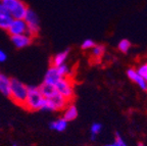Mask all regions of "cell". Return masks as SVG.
<instances>
[{
	"instance_id": "3",
	"label": "cell",
	"mask_w": 147,
	"mask_h": 146,
	"mask_svg": "<svg viewBox=\"0 0 147 146\" xmlns=\"http://www.w3.org/2000/svg\"><path fill=\"white\" fill-rule=\"evenodd\" d=\"M1 2L6 7L7 11L13 18V20L25 18L29 7L22 0H2Z\"/></svg>"
},
{
	"instance_id": "12",
	"label": "cell",
	"mask_w": 147,
	"mask_h": 146,
	"mask_svg": "<svg viewBox=\"0 0 147 146\" xmlns=\"http://www.w3.org/2000/svg\"><path fill=\"white\" fill-rule=\"evenodd\" d=\"M78 116V108L74 103H69L67 106L63 110V118L64 120H67V122L74 121L77 119Z\"/></svg>"
},
{
	"instance_id": "2",
	"label": "cell",
	"mask_w": 147,
	"mask_h": 146,
	"mask_svg": "<svg viewBox=\"0 0 147 146\" xmlns=\"http://www.w3.org/2000/svg\"><path fill=\"white\" fill-rule=\"evenodd\" d=\"M44 99L45 98L40 92L39 86H28V97L24 107L30 112L40 110Z\"/></svg>"
},
{
	"instance_id": "22",
	"label": "cell",
	"mask_w": 147,
	"mask_h": 146,
	"mask_svg": "<svg viewBox=\"0 0 147 146\" xmlns=\"http://www.w3.org/2000/svg\"><path fill=\"white\" fill-rule=\"evenodd\" d=\"M137 72L141 77H143L145 80L147 81V62L141 64V66L137 69Z\"/></svg>"
},
{
	"instance_id": "13",
	"label": "cell",
	"mask_w": 147,
	"mask_h": 146,
	"mask_svg": "<svg viewBox=\"0 0 147 146\" xmlns=\"http://www.w3.org/2000/svg\"><path fill=\"white\" fill-rule=\"evenodd\" d=\"M69 49H65L64 51H61V52H58L57 54H55L54 57L52 58V60H51V66H54L57 68V66L65 64L67 57H69Z\"/></svg>"
},
{
	"instance_id": "10",
	"label": "cell",
	"mask_w": 147,
	"mask_h": 146,
	"mask_svg": "<svg viewBox=\"0 0 147 146\" xmlns=\"http://www.w3.org/2000/svg\"><path fill=\"white\" fill-rule=\"evenodd\" d=\"M127 76L130 80H132L135 84H137L142 90H147V81L138 74L137 70L132 69V68L129 69L127 71Z\"/></svg>"
},
{
	"instance_id": "27",
	"label": "cell",
	"mask_w": 147,
	"mask_h": 146,
	"mask_svg": "<svg viewBox=\"0 0 147 146\" xmlns=\"http://www.w3.org/2000/svg\"><path fill=\"white\" fill-rule=\"evenodd\" d=\"M138 146H144V144H143L142 142H139V143H138Z\"/></svg>"
},
{
	"instance_id": "1",
	"label": "cell",
	"mask_w": 147,
	"mask_h": 146,
	"mask_svg": "<svg viewBox=\"0 0 147 146\" xmlns=\"http://www.w3.org/2000/svg\"><path fill=\"white\" fill-rule=\"evenodd\" d=\"M28 97V86L16 78H11L10 84V95L9 98L11 99L16 104L20 106H25L26 100Z\"/></svg>"
},
{
	"instance_id": "23",
	"label": "cell",
	"mask_w": 147,
	"mask_h": 146,
	"mask_svg": "<svg viewBox=\"0 0 147 146\" xmlns=\"http://www.w3.org/2000/svg\"><path fill=\"white\" fill-rule=\"evenodd\" d=\"M115 141L119 143V146H128V144L125 142V140L123 139V137L119 134V133H117V134H115Z\"/></svg>"
},
{
	"instance_id": "20",
	"label": "cell",
	"mask_w": 147,
	"mask_h": 146,
	"mask_svg": "<svg viewBox=\"0 0 147 146\" xmlns=\"http://www.w3.org/2000/svg\"><path fill=\"white\" fill-rule=\"evenodd\" d=\"M95 45L96 44H95V42L92 39H85L83 41V43L81 44V48H82L83 50H91Z\"/></svg>"
},
{
	"instance_id": "19",
	"label": "cell",
	"mask_w": 147,
	"mask_h": 146,
	"mask_svg": "<svg viewBox=\"0 0 147 146\" xmlns=\"http://www.w3.org/2000/svg\"><path fill=\"white\" fill-rule=\"evenodd\" d=\"M57 71L59 75L61 76V78H71V68L67 64H63L61 66H57Z\"/></svg>"
},
{
	"instance_id": "7",
	"label": "cell",
	"mask_w": 147,
	"mask_h": 146,
	"mask_svg": "<svg viewBox=\"0 0 147 146\" xmlns=\"http://www.w3.org/2000/svg\"><path fill=\"white\" fill-rule=\"evenodd\" d=\"M61 79V76L59 75L57 71V68L54 66H49V69L47 70L45 76H44V82L45 84L51 85V86H55Z\"/></svg>"
},
{
	"instance_id": "6",
	"label": "cell",
	"mask_w": 147,
	"mask_h": 146,
	"mask_svg": "<svg viewBox=\"0 0 147 146\" xmlns=\"http://www.w3.org/2000/svg\"><path fill=\"white\" fill-rule=\"evenodd\" d=\"M27 24H26L25 20L22 18V20H13L7 32L10 36H16V35L27 34Z\"/></svg>"
},
{
	"instance_id": "21",
	"label": "cell",
	"mask_w": 147,
	"mask_h": 146,
	"mask_svg": "<svg viewBox=\"0 0 147 146\" xmlns=\"http://www.w3.org/2000/svg\"><path fill=\"white\" fill-rule=\"evenodd\" d=\"M101 130H102V125L100 123H93L90 128V134L97 136L98 134H100Z\"/></svg>"
},
{
	"instance_id": "26",
	"label": "cell",
	"mask_w": 147,
	"mask_h": 146,
	"mask_svg": "<svg viewBox=\"0 0 147 146\" xmlns=\"http://www.w3.org/2000/svg\"><path fill=\"white\" fill-rule=\"evenodd\" d=\"M104 146H119V143H117V141H115V142H113V143L106 144V145H104Z\"/></svg>"
},
{
	"instance_id": "18",
	"label": "cell",
	"mask_w": 147,
	"mask_h": 146,
	"mask_svg": "<svg viewBox=\"0 0 147 146\" xmlns=\"http://www.w3.org/2000/svg\"><path fill=\"white\" fill-rule=\"evenodd\" d=\"M132 44L131 42L129 41L128 39H123L121 41L119 42V45H117V48H119V50L123 53H127L129 50H130V48H131Z\"/></svg>"
},
{
	"instance_id": "9",
	"label": "cell",
	"mask_w": 147,
	"mask_h": 146,
	"mask_svg": "<svg viewBox=\"0 0 147 146\" xmlns=\"http://www.w3.org/2000/svg\"><path fill=\"white\" fill-rule=\"evenodd\" d=\"M49 100H50L51 104H52L54 112L55 110H63L69 103V101L64 98L63 96L58 93V92H56L51 98H49Z\"/></svg>"
},
{
	"instance_id": "5",
	"label": "cell",
	"mask_w": 147,
	"mask_h": 146,
	"mask_svg": "<svg viewBox=\"0 0 147 146\" xmlns=\"http://www.w3.org/2000/svg\"><path fill=\"white\" fill-rule=\"evenodd\" d=\"M55 89L69 102L73 100L75 96V90H74V82L71 78H61L59 82L55 85Z\"/></svg>"
},
{
	"instance_id": "25",
	"label": "cell",
	"mask_w": 147,
	"mask_h": 146,
	"mask_svg": "<svg viewBox=\"0 0 147 146\" xmlns=\"http://www.w3.org/2000/svg\"><path fill=\"white\" fill-rule=\"evenodd\" d=\"M8 14V11H7V9L4 6V4L2 2H0V14Z\"/></svg>"
},
{
	"instance_id": "28",
	"label": "cell",
	"mask_w": 147,
	"mask_h": 146,
	"mask_svg": "<svg viewBox=\"0 0 147 146\" xmlns=\"http://www.w3.org/2000/svg\"><path fill=\"white\" fill-rule=\"evenodd\" d=\"M12 146H18V145H12Z\"/></svg>"
},
{
	"instance_id": "16",
	"label": "cell",
	"mask_w": 147,
	"mask_h": 146,
	"mask_svg": "<svg viewBox=\"0 0 147 146\" xmlns=\"http://www.w3.org/2000/svg\"><path fill=\"white\" fill-rule=\"evenodd\" d=\"M104 52H105V46H104L103 44H96V45L91 49V56H92V58L98 60L103 56Z\"/></svg>"
},
{
	"instance_id": "8",
	"label": "cell",
	"mask_w": 147,
	"mask_h": 146,
	"mask_svg": "<svg viewBox=\"0 0 147 146\" xmlns=\"http://www.w3.org/2000/svg\"><path fill=\"white\" fill-rule=\"evenodd\" d=\"M10 39H11V43L14 45V47H16L18 49H22V48L28 47L29 45H31L34 38L29 36L28 34H23L10 36Z\"/></svg>"
},
{
	"instance_id": "11",
	"label": "cell",
	"mask_w": 147,
	"mask_h": 146,
	"mask_svg": "<svg viewBox=\"0 0 147 146\" xmlns=\"http://www.w3.org/2000/svg\"><path fill=\"white\" fill-rule=\"evenodd\" d=\"M10 84L11 78L0 73V92L6 97H9L10 95Z\"/></svg>"
},
{
	"instance_id": "24",
	"label": "cell",
	"mask_w": 147,
	"mask_h": 146,
	"mask_svg": "<svg viewBox=\"0 0 147 146\" xmlns=\"http://www.w3.org/2000/svg\"><path fill=\"white\" fill-rule=\"evenodd\" d=\"M7 59V55L2 49H0V62H4Z\"/></svg>"
},
{
	"instance_id": "15",
	"label": "cell",
	"mask_w": 147,
	"mask_h": 146,
	"mask_svg": "<svg viewBox=\"0 0 147 146\" xmlns=\"http://www.w3.org/2000/svg\"><path fill=\"white\" fill-rule=\"evenodd\" d=\"M39 89H40V92L41 94L43 95L44 98L46 99H49L51 98L55 93H56V89H55V86H51V85H48V84H41L39 86Z\"/></svg>"
},
{
	"instance_id": "29",
	"label": "cell",
	"mask_w": 147,
	"mask_h": 146,
	"mask_svg": "<svg viewBox=\"0 0 147 146\" xmlns=\"http://www.w3.org/2000/svg\"><path fill=\"white\" fill-rule=\"evenodd\" d=\"M1 1H2V0H0V2H1Z\"/></svg>"
},
{
	"instance_id": "4",
	"label": "cell",
	"mask_w": 147,
	"mask_h": 146,
	"mask_svg": "<svg viewBox=\"0 0 147 146\" xmlns=\"http://www.w3.org/2000/svg\"><path fill=\"white\" fill-rule=\"evenodd\" d=\"M24 20H25L26 24H27V27H28L27 34L29 35V36L33 37V38L38 36L40 32V22H39V18H38L36 12H35L33 9L29 8Z\"/></svg>"
},
{
	"instance_id": "14",
	"label": "cell",
	"mask_w": 147,
	"mask_h": 146,
	"mask_svg": "<svg viewBox=\"0 0 147 146\" xmlns=\"http://www.w3.org/2000/svg\"><path fill=\"white\" fill-rule=\"evenodd\" d=\"M67 123L69 122L67 120H64L63 118H60V119L51 122L49 124V128L53 131H56V132H63L67 128Z\"/></svg>"
},
{
	"instance_id": "17",
	"label": "cell",
	"mask_w": 147,
	"mask_h": 146,
	"mask_svg": "<svg viewBox=\"0 0 147 146\" xmlns=\"http://www.w3.org/2000/svg\"><path fill=\"white\" fill-rule=\"evenodd\" d=\"M12 21H13V18L9 14H0V29L1 30L7 31L11 25Z\"/></svg>"
}]
</instances>
